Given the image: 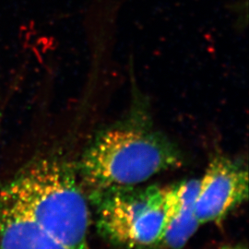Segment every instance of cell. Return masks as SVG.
Wrapping results in <instances>:
<instances>
[{
	"mask_svg": "<svg viewBox=\"0 0 249 249\" xmlns=\"http://www.w3.org/2000/svg\"><path fill=\"white\" fill-rule=\"evenodd\" d=\"M127 116L101 130L76 167L90 190L142 185L162 172L183 165L178 145L153 127L147 103L133 86Z\"/></svg>",
	"mask_w": 249,
	"mask_h": 249,
	"instance_id": "cell-1",
	"label": "cell"
},
{
	"mask_svg": "<svg viewBox=\"0 0 249 249\" xmlns=\"http://www.w3.org/2000/svg\"><path fill=\"white\" fill-rule=\"evenodd\" d=\"M5 187L65 249H89V198L69 161L57 157L35 160Z\"/></svg>",
	"mask_w": 249,
	"mask_h": 249,
	"instance_id": "cell-2",
	"label": "cell"
},
{
	"mask_svg": "<svg viewBox=\"0 0 249 249\" xmlns=\"http://www.w3.org/2000/svg\"><path fill=\"white\" fill-rule=\"evenodd\" d=\"M100 234L123 249L156 247L164 219V187L156 185L90 190Z\"/></svg>",
	"mask_w": 249,
	"mask_h": 249,
	"instance_id": "cell-3",
	"label": "cell"
},
{
	"mask_svg": "<svg viewBox=\"0 0 249 249\" xmlns=\"http://www.w3.org/2000/svg\"><path fill=\"white\" fill-rule=\"evenodd\" d=\"M249 171L241 161L217 155L199 179L195 213L200 225L220 223L249 197Z\"/></svg>",
	"mask_w": 249,
	"mask_h": 249,
	"instance_id": "cell-4",
	"label": "cell"
},
{
	"mask_svg": "<svg viewBox=\"0 0 249 249\" xmlns=\"http://www.w3.org/2000/svg\"><path fill=\"white\" fill-rule=\"evenodd\" d=\"M199 179L164 187V219L156 247L183 249L200 224L195 213Z\"/></svg>",
	"mask_w": 249,
	"mask_h": 249,
	"instance_id": "cell-5",
	"label": "cell"
},
{
	"mask_svg": "<svg viewBox=\"0 0 249 249\" xmlns=\"http://www.w3.org/2000/svg\"><path fill=\"white\" fill-rule=\"evenodd\" d=\"M0 249H66L4 187L0 189Z\"/></svg>",
	"mask_w": 249,
	"mask_h": 249,
	"instance_id": "cell-6",
	"label": "cell"
},
{
	"mask_svg": "<svg viewBox=\"0 0 249 249\" xmlns=\"http://www.w3.org/2000/svg\"><path fill=\"white\" fill-rule=\"evenodd\" d=\"M223 249H248L246 247L242 246V245H237V246H232V247H227Z\"/></svg>",
	"mask_w": 249,
	"mask_h": 249,
	"instance_id": "cell-7",
	"label": "cell"
}]
</instances>
